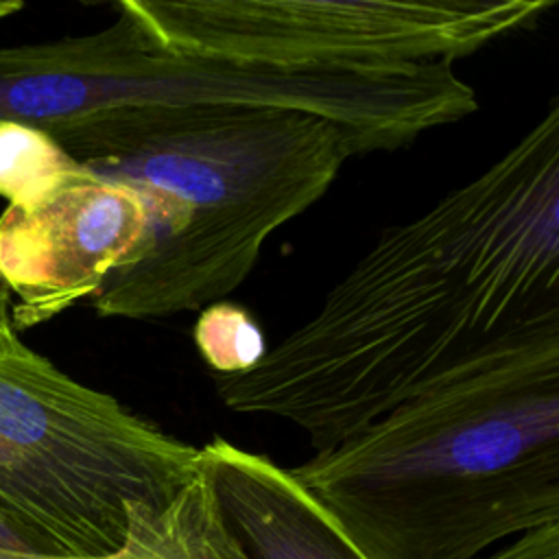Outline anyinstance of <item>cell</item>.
Segmentation results:
<instances>
[{"instance_id":"1","label":"cell","mask_w":559,"mask_h":559,"mask_svg":"<svg viewBox=\"0 0 559 559\" xmlns=\"http://www.w3.org/2000/svg\"><path fill=\"white\" fill-rule=\"evenodd\" d=\"M559 345V103L493 164L378 234L310 319L245 376L234 413L328 450L395 406L507 356Z\"/></svg>"},{"instance_id":"2","label":"cell","mask_w":559,"mask_h":559,"mask_svg":"<svg viewBox=\"0 0 559 559\" xmlns=\"http://www.w3.org/2000/svg\"><path fill=\"white\" fill-rule=\"evenodd\" d=\"M290 474L365 559H478L559 522V345L413 397Z\"/></svg>"},{"instance_id":"3","label":"cell","mask_w":559,"mask_h":559,"mask_svg":"<svg viewBox=\"0 0 559 559\" xmlns=\"http://www.w3.org/2000/svg\"><path fill=\"white\" fill-rule=\"evenodd\" d=\"M352 155L334 122L264 107L83 164L131 186L146 210L142 238L92 308L100 317L164 319L225 299L249 277L269 236L317 203Z\"/></svg>"},{"instance_id":"4","label":"cell","mask_w":559,"mask_h":559,"mask_svg":"<svg viewBox=\"0 0 559 559\" xmlns=\"http://www.w3.org/2000/svg\"><path fill=\"white\" fill-rule=\"evenodd\" d=\"M199 463L197 445L70 378L20 338L0 347V518L33 555H114L129 507H166Z\"/></svg>"},{"instance_id":"5","label":"cell","mask_w":559,"mask_h":559,"mask_svg":"<svg viewBox=\"0 0 559 559\" xmlns=\"http://www.w3.org/2000/svg\"><path fill=\"white\" fill-rule=\"evenodd\" d=\"M151 44L297 68L413 66L469 57L533 28L555 0H120Z\"/></svg>"},{"instance_id":"6","label":"cell","mask_w":559,"mask_h":559,"mask_svg":"<svg viewBox=\"0 0 559 559\" xmlns=\"http://www.w3.org/2000/svg\"><path fill=\"white\" fill-rule=\"evenodd\" d=\"M146 225L140 194L79 164L33 199L0 214V280L13 330L39 325L92 299L133 251Z\"/></svg>"},{"instance_id":"7","label":"cell","mask_w":559,"mask_h":559,"mask_svg":"<svg viewBox=\"0 0 559 559\" xmlns=\"http://www.w3.org/2000/svg\"><path fill=\"white\" fill-rule=\"evenodd\" d=\"M199 450L221 515L251 559H365L290 469L223 437Z\"/></svg>"},{"instance_id":"8","label":"cell","mask_w":559,"mask_h":559,"mask_svg":"<svg viewBox=\"0 0 559 559\" xmlns=\"http://www.w3.org/2000/svg\"><path fill=\"white\" fill-rule=\"evenodd\" d=\"M0 559L66 557L0 548ZM98 559H251V555L225 524L210 478L199 463L194 478L166 507L131 504L124 544Z\"/></svg>"},{"instance_id":"9","label":"cell","mask_w":559,"mask_h":559,"mask_svg":"<svg viewBox=\"0 0 559 559\" xmlns=\"http://www.w3.org/2000/svg\"><path fill=\"white\" fill-rule=\"evenodd\" d=\"M76 166L79 162L46 133L24 124L0 122V197L7 203L37 197Z\"/></svg>"},{"instance_id":"10","label":"cell","mask_w":559,"mask_h":559,"mask_svg":"<svg viewBox=\"0 0 559 559\" xmlns=\"http://www.w3.org/2000/svg\"><path fill=\"white\" fill-rule=\"evenodd\" d=\"M192 338L203 362L225 378L253 371L269 352L255 319L225 299L199 310Z\"/></svg>"},{"instance_id":"11","label":"cell","mask_w":559,"mask_h":559,"mask_svg":"<svg viewBox=\"0 0 559 559\" xmlns=\"http://www.w3.org/2000/svg\"><path fill=\"white\" fill-rule=\"evenodd\" d=\"M483 559H559V522L531 528Z\"/></svg>"},{"instance_id":"12","label":"cell","mask_w":559,"mask_h":559,"mask_svg":"<svg viewBox=\"0 0 559 559\" xmlns=\"http://www.w3.org/2000/svg\"><path fill=\"white\" fill-rule=\"evenodd\" d=\"M17 338L11 323V295L0 280V347L11 345Z\"/></svg>"}]
</instances>
